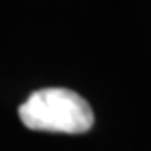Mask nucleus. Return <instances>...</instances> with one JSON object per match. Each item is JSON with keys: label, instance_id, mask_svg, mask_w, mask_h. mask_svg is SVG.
I'll list each match as a JSON object with an SVG mask.
<instances>
[{"label": "nucleus", "instance_id": "1", "mask_svg": "<svg viewBox=\"0 0 151 151\" xmlns=\"http://www.w3.org/2000/svg\"><path fill=\"white\" fill-rule=\"evenodd\" d=\"M18 116L27 129L80 135L95 124L91 106L68 88H42L18 106Z\"/></svg>", "mask_w": 151, "mask_h": 151}]
</instances>
